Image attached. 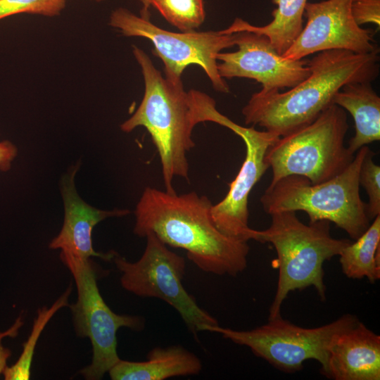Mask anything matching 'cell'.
I'll return each mask as SVG.
<instances>
[{
	"mask_svg": "<svg viewBox=\"0 0 380 380\" xmlns=\"http://www.w3.org/2000/svg\"><path fill=\"white\" fill-rule=\"evenodd\" d=\"M211 201L196 192L169 194L147 186L134 210V233H153L165 245L186 251L203 272L236 277L247 267V241L222 233L211 217Z\"/></svg>",
	"mask_w": 380,
	"mask_h": 380,
	"instance_id": "cell-1",
	"label": "cell"
},
{
	"mask_svg": "<svg viewBox=\"0 0 380 380\" xmlns=\"http://www.w3.org/2000/svg\"><path fill=\"white\" fill-rule=\"evenodd\" d=\"M379 51H323L307 63L310 74L287 91H259L242 108L246 125H259L278 137L315 120L346 84L372 82L379 72Z\"/></svg>",
	"mask_w": 380,
	"mask_h": 380,
	"instance_id": "cell-2",
	"label": "cell"
},
{
	"mask_svg": "<svg viewBox=\"0 0 380 380\" xmlns=\"http://www.w3.org/2000/svg\"><path fill=\"white\" fill-rule=\"evenodd\" d=\"M132 53L141 68L144 93L139 107L121 124L120 129L126 133L138 127L147 129L159 155L165 191L174 194L175 177L189 181L186 153L195 146L192 131L196 125L189 92L182 82L162 76L141 49L133 46Z\"/></svg>",
	"mask_w": 380,
	"mask_h": 380,
	"instance_id": "cell-3",
	"label": "cell"
},
{
	"mask_svg": "<svg viewBox=\"0 0 380 380\" xmlns=\"http://www.w3.org/2000/svg\"><path fill=\"white\" fill-rule=\"evenodd\" d=\"M271 224L264 230L253 229L251 239L270 243L277 255L279 278L269 319L281 317V308L290 291L313 286L322 300L326 298L323 264L339 255L350 241L335 239L329 222H302L295 211L270 215Z\"/></svg>",
	"mask_w": 380,
	"mask_h": 380,
	"instance_id": "cell-4",
	"label": "cell"
},
{
	"mask_svg": "<svg viewBox=\"0 0 380 380\" xmlns=\"http://www.w3.org/2000/svg\"><path fill=\"white\" fill-rule=\"evenodd\" d=\"M360 148L350 165L325 182L313 184L299 175L284 177L269 186L260 201L271 215L282 211H304L310 222L327 220L357 239L370 224L367 206L360 194L359 172L368 150Z\"/></svg>",
	"mask_w": 380,
	"mask_h": 380,
	"instance_id": "cell-5",
	"label": "cell"
},
{
	"mask_svg": "<svg viewBox=\"0 0 380 380\" xmlns=\"http://www.w3.org/2000/svg\"><path fill=\"white\" fill-rule=\"evenodd\" d=\"M348 129L345 110L331 104L312 122L279 137L265 156L270 183L299 175L318 184L342 172L355 156L344 144Z\"/></svg>",
	"mask_w": 380,
	"mask_h": 380,
	"instance_id": "cell-6",
	"label": "cell"
},
{
	"mask_svg": "<svg viewBox=\"0 0 380 380\" xmlns=\"http://www.w3.org/2000/svg\"><path fill=\"white\" fill-rule=\"evenodd\" d=\"M60 258L76 284L77 299L70 305L76 334L89 338L92 360L80 372L87 380H99L120 359L117 353V332L121 327L141 331L145 319L137 315L115 313L102 298L97 279L100 271L89 258L82 260L61 252Z\"/></svg>",
	"mask_w": 380,
	"mask_h": 380,
	"instance_id": "cell-7",
	"label": "cell"
},
{
	"mask_svg": "<svg viewBox=\"0 0 380 380\" xmlns=\"http://www.w3.org/2000/svg\"><path fill=\"white\" fill-rule=\"evenodd\" d=\"M109 25L125 37L150 40L155 54L163 62L165 77L167 80L182 82L181 77L185 68L197 65L202 68L217 91L229 92L228 84L218 73L216 56L223 49L236 45V32L224 34L213 30L170 32L125 8L112 11Z\"/></svg>",
	"mask_w": 380,
	"mask_h": 380,
	"instance_id": "cell-8",
	"label": "cell"
},
{
	"mask_svg": "<svg viewBox=\"0 0 380 380\" xmlns=\"http://www.w3.org/2000/svg\"><path fill=\"white\" fill-rule=\"evenodd\" d=\"M145 237L146 248L137 261L131 262L117 254L113 258L122 274L123 289L140 297L164 300L177 310L196 338L206 327L219 324L183 286L184 258L170 250L153 233L148 232Z\"/></svg>",
	"mask_w": 380,
	"mask_h": 380,
	"instance_id": "cell-9",
	"label": "cell"
},
{
	"mask_svg": "<svg viewBox=\"0 0 380 380\" xmlns=\"http://www.w3.org/2000/svg\"><path fill=\"white\" fill-rule=\"evenodd\" d=\"M357 321L355 315L346 314L327 324L304 328L281 316L269 319L267 324L248 331L224 328L219 324L206 327L204 331L218 333L236 344L247 346L275 368L293 373L300 370L308 360H315L324 367L333 338Z\"/></svg>",
	"mask_w": 380,
	"mask_h": 380,
	"instance_id": "cell-10",
	"label": "cell"
},
{
	"mask_svg": "<svg viewBox=\"0 0 380 380\" xmlns=\"http://www.w3.org/2000/svg\"><path fill=\"white\" fill-rule=\"evenodd\" d=\"M351 0L307 2V23L290 47L281 55L300 60L323 51L341 49L357 53L379 51L373 30L359 26L350 11Z\"/></svg>",
	"mask_w": 380,
	"mask_h": 380,
	"instance_id": "cell-11",
	"label": "cell"
},
{
	"mask_svg": "<svg viewBox=\"0 0 380 380\" xmlns=\"http://www.w3.org/2000/svg\"><path fill=\"white\" fill-rule=\"evenodd\" d=\"M234 52L217 54V68L222 78L244 77L262 84V91L292 88L305 80L310 69L303 59L289 60L279 54L269 38L260 34L236 32Z\"/></svg>",
	"mask_w": 380,
	"mask_h": 380,
	"instance_id": "cell-12",
	"label": "cell"
},
{
	"mask_svg": "<svg viewBox=\"0 0 380 380\" xmlns=\"http://www.w3.org/2000/svg\"><path fill=\"white\" fill-rule=\"evenodd\" d=\"M246 146L245 159L229 191L219 203L212 205L211 217L224 234L247 241L253 229L248 226L249 194L269 168L265 156L268 147L279 137L267 131L242 127L238 134Z\"/></svg>",
	"mask_w": 380,
	"mask_h": 380,
	"instance_id": "cell-13",
	"label": "cell"
},
{
	"mask_svg": "<svg viewBox=\"0 0 380 380\" xmlns=\"http://www.w3.org/2000/svg\"><path fill=\"white\" fill-rule=\"evenodd\" d=\"M77 167L72 168L61 180V194L64 204V220L59 234L52 239L49 248L61 249L62 253L87 260L99 257L104 260H113L116 253H99L94 250L92 231L101 221L110 217H122L128 210H103L85 203L78 195L75 175Z\"/></svg>",
	"mask_w": 380,
	"mask_h": 380,
	"instance_id": "cell-14",
	"label": "cell"
},
{
	"mask_svg": "<svg viewBox=\"0 0 380 380\" xmlns=\"http://www.w3.org/2000/svg\"><path fill=\"white\" fill-rule=\"evenodd\" d=\"M321 372L334 380H379L380 336L358 320L333 338Z\"/></svg>",
	"mask_w": 380,
	"mask_h": 380,
	"instance_id": "cell-15",
	"label": "cell"
},
{
	"mask_svg": "<svg viewBox=\"0 0 380 380\" xmlns=\"http://www.w3.org/2000/svg\"><path fill=\"white\" fill-rule=\"evenodd\" d=\"M202 367L194 353L180 346H171L153 348L145 361L120 360L108 374L113 380H164L198 374Z\"/></svg>",
	"mask_w": 380,
	"mask_h": 380,
	"instance_id": "cell-16",
	"label": "cell"
},
{
	"mask_svg": "<svg viewBox=\"0 0 380 380\" xmlns=\"http://www.w3.org/2000/svg\"><path fill=\"white\" fill-rule=\"evenodd\" d=\"M333 103L348 110L355 122V134L347 146L355 154L360 148L380 139V97L370 82L344 85Z\"/></svg>",
	"mask_w": 380,
	"mask_h": 380,
	"instance_id": "cell-17",
	"label": "cell"
},
{
	"mask_svg": "<svg viewBox=\"0 0 380 380\" xmlns=\"http://www.w3.org/2000/svg\"><path fill=\"white\" fill-rule=\"evenodd\" d=\"M277 6L272 12L273 20L264 26H255L236 18L221 34L248 31L267 36L281 55L290 47L303 27L304 11L307 0H272Z\"/></svg>",
	"mask_w": 380,
	"mask_h": 380,
	"instance_id": "cell-18",
	"label": "cell"
},
{
	"mask_svg": "<svg viewBox=\"0 0 380 380\" xmlns=\"http://www.w3.org/2000/svg\"><path fill=\"white\" fill-rule=\"evenodd\" d=\"M372 220L366 231L339 254L341 269L347 277H366L371 283L380 278V215Z\"/></svg>",
	"mask_w": 380,
	"mask_h": 380,
	"instance_id": "cell-19",
	"label": "cell"
},
{
	"mask_svg": "<svg viewBox=\"0 0 380 380\" xmlns=\"http://www.w3.org/2000/svg\"><path fill=\"white\" fill-rule=\"evenodd\" d=\"M72 291V284L65 293L51 305L38 310L32 331L27 341L23 344V350L17 362L11 367H6L3 374L5 380H27L30 377V369L34 350L41 332L49 320L61 308L68 305V300Z\"/></svg>",
	"mask_w": 380,
	"mask_h": 380,
	"instance_id": "cell-20",
	"label": "cell"
},
{
	"mask_svg": "<svg viewBox=\"0 0 380 380\" xmlns=\"http://www.w3.org/2000/svg\"><path fill=\"white\" fill-rule=\"evenodd\" d=\"M181 32L196 30L205 19L203 0H142Z\"/></svg>",
	"mask_w": 380,
	"mask_h": 380,
	"instance_id": "cell-21",
	"label": "cell"
},
{
	"mask_svg": "<svg viewBox=\"0 0 380 380\" xmlns=\"http://www.w3.org/2000/svg\"><path fill=\"white\" fill-rule=\"evenodd\" d=\"M374 155L369 148L359 172L360 186L365 189L369 198L367 206L370 220L380 215V167L374 162Z\"/></svg>",
	"mask_w": 380,
	"mask_h": 380,
	"instance_id": "cell-22",
	"label": "cell"
},
{
	"mask_svg": "<svg viewBox=\"0 0 380 380\" xmlns=\"http://www.w3.org/2000/svg\"><path fill=\"white\" fill-rule=\"evenodd\" d=\"M65 0H0V20L22 13L53 17L60 15Z\"/></svg>",
	"mask_w": 380,
	"mask_h": 380,
	"instance_id": "cell-23",
	"label": "cell"
},
{
	"mask_svg": "<svg viewBox=\"0 0 380 380\" xmlns=\"http://www.w3.org/2000/svg\"><path fill=\"white\" fill-rule=\"evenodd\" d=\"M351 15L361 26L366 23L380 26V0H351Z\"/></svg>",
	"mask_w": 380,
	"mask_h": 380,
	"instance_id": "cell-24",
	"label": "cell"
},
{
	"mask_svg": "<svg viewBox=\"0 0 380 380\" xmlns=\"http://www.w3.org/2000/svg\"><path fill=\"white\" fill-rule=\"evenodd\" d=\"M23 324L24 322L22 316L20 315L9 329L5 331H0V374H3V372L7 367V360L11 356V350L4 347L2 345V340L5 337H16Z\"/></svg>",
	"mask_w": 380,
	"mask_h": 380,
	"instance_id": "cell-25",
	"label": "cell"
},
{
	"mask_svg": "<svg viewBox=\"0 0 380 380\" xmlns=\"http://www.w3.org/2000/svg\"><path fill=\"white\" fill-rule=\"evenodd\" d=\"M16 147L8 141L0 142V170L7 171L17 155Z\"/></svg>",
	"mask_w": 380,
	"mask_h": 380,
	"instance_id": "cell-26",
	"label": "cell"
},
{
	"mask_svg": "<svg viewBox=\"0 0 380 380\" xmlns=\"http://www.w3.org/2000/svg\"><path fill=\"white\" fill-rule=\"evenodd\" d=\"M91 1H94L96 2H101V1H103L105 0H91Z\"/></svg>",
	"mask_w": 380,
	"mask_h": 380,
	"instance_id": "cell-27",
	"label": "cell"
},
{
	"mask_svg": "<svg viewBox=\"0 0 380 380\" xmlns=\"http://www.w3.org/2000/svg\"><path fill=\"white\" fill-rule=\"evenodd\" d=\"M65 1H67V0H65Z\"/></svg>",
	"mask_w": 380,
	"mask_h": 380,
	"instance_id": "cell-28",
	"label": "cell"
}]
</instances>
